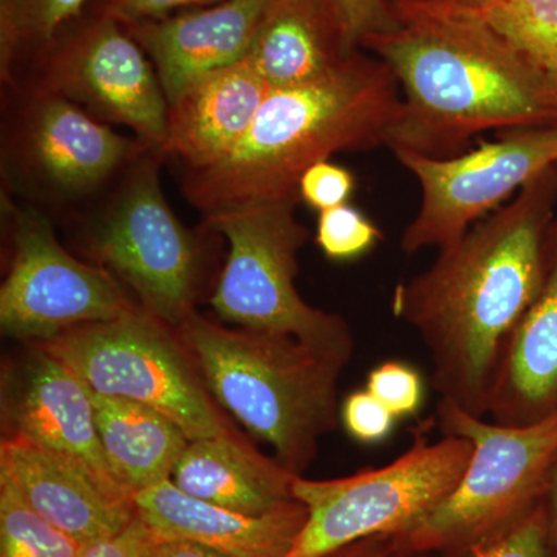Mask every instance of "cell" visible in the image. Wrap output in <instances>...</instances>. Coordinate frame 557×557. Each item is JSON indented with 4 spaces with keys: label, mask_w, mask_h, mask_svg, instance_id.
<instances>
[{
    "label": "cell",
    "mask_w": 557,
    "mask_h": 557,
    "mask_svg": "<svg viewBox=\"0 0 557 557\" xmlns=\"http://www.w3.org/2000/svg\"><path fill=\"white\" fill-rule=\"evenodd\" d=\"M556 197L557 166L392 293V314L428 348L440 398L472 416H487L502 347L544 282Z\"/></svg>",
    "instance_id": "1"
},
{
    "label": "cell",
    "mask_w": 557,
    "mask_h": 557,
    "mask_svg": "<svg viewBox=\"0 0 557 557\" xmlns=\"http://www.w3.org/2000/svg\"><path fill=\"white\" fill-rule=\"evenodd\" d=\"M397 27L362 42L401 91L386 148L431 159L463 153L475 135L557 123L547 84L507 39L443 3H391Z\"/></svg>",
    "instance_id": "2"
},
{
    "label": "cell",
    "mask_w": 557,
    "mask_h": 557,
    "mask_svg": "<svg viewBox=\"0 0 557 557\" xmlns=\"http://www.w3.org/2000/svg\"><path fill=\"white\" fill-rule=\"evenodd\" d=\"M401 104L383 61L343 58L325 75L271 89L251 129L218 163L183 170L180 190L201 219L299 199V180L319 161L386 146Z\"/></svg>",
    "instance_id": "3"
},
{
    "label": "cell",
    "mask_w": 557,
    "mask_h": 557,
    "mask_svg": "<svg viewBox=\"0 0 557 557\" xmlns=\"http://www.w3.org/2000/svg\"><path fill=\"white\" fill-rule=\"evenodd\" d=\"M175 332L212 398L304 475L322 437L338 428L343 362L295 336L226 327L197 311Z\"/></svg>",
    "instance_id": "4"
},
{
    "label": "cell",
    "mask_w": 557,
    "mask_h": 557,
    "mask_svg": "<svg viewBox=\"0 0 557 557\" xmlns=\"http://www.w3.org/2000/svg\"><path fill=\"white\" fill-rule=\"evenodd\" d=\"M163 150L146 148L89 207L65 222L81 251L129 288L139 306L177 330L196 313L203 237L172 211L161 188Z\"/></svg>",
    "instance_id": "5"
},
{
    "label": "cell",
    "mask_w": 557,
    "mask_h": 557,
    "mask_svg": "<svg viewBox=\"0 0 557 557\" xmlns=\"http://www.w3.org/2000/svg\"><path fill=\"white\" fill-rule=\"evenodd\" d=\"M437 420L443 435L472 443L471 460L445 500L395 534L418 555L463 557L544 504L557 465V413L537 423L507 426L487 423L440 398Z\"/></svg>",
    "instance_id": "6"
},
{
    "label": "cell",
    "mask_w": 557,
    "mask_h": 557,
    "mask_svg": "<svg viewBox=\"0 0 557 557\" xmlns=\"http://www.w3.org/2000/svg\"><path fill=\"white\" fill-rule=\"evenodd\" d=\"M150 146L119 134L61 95L2 86L0 193L69 222Z\"/></svg>",
    "instance_id": "7"
},
{
    "label": "cell",
    "mask_w": 557,
    "mask_h": 557,
    "mask_svg": "<svg viewBox=\"0 0 557 557\" xmlns=\"http://www.w3.org/2000/svg\"><path fill=\"white\" fill-rule=\"evenodd\" d=\"M299 201H271L201 219V228L228 242L209 302L228 324L295 336L346 366L355 350L347 322L310 306L296 288L299 251L310 236L296 215Z\"/></svg>",
    "instance_id": "8"
},
{
    "label": "cell",
    "mask_w": 557,
    "mask_h": 557,
    "mask_svg": "<svg viewBox=\"0 0 557 557\" xmlns=\"http://www.w3.org/2000/svg\"><path fill=\"white\" fill-rule=\"evenodd\" d=\"M36 346L60 359L97 394L132 399L164 413L189 440L231 431L175 329L141 306Z\"/></svg>",
    "instance_id": "9"
},
{
    "label": "cell",
    "mask_w": 557,
    "mask_h": 557,
    "mask_svg": "<svg viewBox=\"0 0 557 557\" xmlns=\"http://www.w3.org/2000/svg\"><path fill=\"white\" fill-rule=\"evenodd\" d=\"M471 456L467 438L443 435L431 443L417 431L410 448L386 467L332 480L296 475L293 497L307 508V520L288 557H325L408 530L456 490Z\"/></svg>",
    "instance_id": "10"
},
{
    "label": "cell",
    "mask_w": 557,
    "mask_h": 557,
    "mask_svg": "<svg viewBox=\"0 0 557 557\" xmlns=\"http://www.w3.org/2000/svg\"><path fill=\"white\" fill-rule=\"evenodd\" d=\"M0 214L10 242L9 273L0 287L3 335L44 343L137 309L119 278L61 244L49 215L5 193Z\"/></svg>",
    "instance_id": "11"
},
{
    "label": "cell",
    "mask_w": 557,
    "mask_h": 557,
    "mask_svg": "<svg viewBox=\"0 0 557 557\" xmlns=\"http://www.w3.org/2000/svg\"><path fill=\"white\" fill-rule=\"evenodd\" d=\"M14 83L61 95L101 123L164 148L170 104L159 76L126 25L108 14L61 33Z\"/></svg>",
    "instance_id": "12"
},
{
    "label": "cell",
    "mask_w": 557,
    "mask_h": 557,
    "mask_svg": "<svg viewBox=\"0 0 557 557\" xmlns=\"http://www.w3.org/2000/svg\"><path fill=\"white\" fill-rule=\"evenodd\" d=\"M418 180L421 200L399 248L417 255L445 248L479 220L557 166V123L505 131L502 137L450 159L394 152Z\"/></svg>",
    "instance_id": "13"
},
{
    "label": "cell",
    "mask_w": 557,
    "mask_h": 557,
    "mask_svg": "<svg viewBox=\"0 0 557 557\" xmlns=\"http://www.w3.org/2000/svg\"><path fill=\"white\" fill-rule=\"evenodd\" d=\"M0 475L33 511L79 545L116 536L134 523V500L89 465L9 434L0 446Z\"/></svg>",
    "instance_id": "14"
},
{
    "label": "cell",
    "mask_w": 557,
    "mask_h": 557,
    "mask_svg": "<svg viewBox=\"0 0 557 557\" xmlns=\"http://www.w3.org/2000/svg\"><path fill=\"white\" fill-rule=\"evenodd\" d=\"M271 0H222L127 25L152 62L168 104L201 76L247 58Z\"/></svg>",
    "instance_id": "15"
},
{
    "label": "cell",
    "mask_w": 557,
    "mask_h": 557,
    "mask_svg": "<svg viewBox=\"0 0 557 557\" xmlns=\"http://www.w3.org/2000/svg\"><path fill=\"white\" fill-rule=\"evenodd\" d=\"M134 507L150 536L185 539L231 557H288L307 520L298 500L269 515H240L188 496L171 479L135 494Z\"/></svg>",
    "instance_id": "16"
},
{
    "label": "cell",
    "mask_w": 557,
    "mask_h": 557,
    "mask_svg": "<svg viewBox=\"0 0 557 557\" xmlns=\"http://www.w3.org/2000/svg\"><path fill=\"white\" fill-rule=\"evenodd\" d=\"M557 413V226L536 298L509 333L491 384L487 416L507 426Z\"/></svg>",
    "instance_id": "17"
},
{
    "label": "cell",
    "mask_w": 557,
    "mask_h": 557,
    "mask_svg": "<svg viewBox=\"0 0 557 557\" xmlns=\"http://www.w3.org/2000/svg\"><path fill=\"white\" fill-rule=\"evenodd\" d=\"M270 90L247 60L201 76L170 104L164 156L183 170L218 163L251 129Z\"/></svg>",
    "instance_id": "18"
},
{
    "label": "cell",
    "mask_w": 557,
    "mask_h": 557,
    "mask_svg": "<svg viewBox=\"0 0 557 557\" xmlns=\"http://www.w3.org/2000/svg\"><path fill=\"white\" fill-rule=\"evenodd\" d=\"M9 413L10 434L78 458L121 490L102 449L91 388L44 348L25 366Z\"/></svg>",
    "instance_id": "19"
},
{
    "label": "cell",
    "mask_w": 557,
    "mask_h": 557,
    "mask_svg": "<svg viewBox=\"0 0 557 557\" xmlns=\"http://www.w3.org/2000/svg\"><path fill=\"white\" fill-rule=\"evenodd\" d=\"M295 479L277 458L263 456L233 429L190 440L171 478L190 497L248 516L292 504Z\"/></svg>",
    "instance_id": "20"
},
{
    "label": "cell",
    "mask_w": 557,
    "mask_h": 557,
    "mask_svg": "<svg viewBox=\"0 0 557 557\" xmlns=\"http://www.w3.org/2000/svg\"><path fill=\"white\" fill-rule=\"evenodd\" d=\"M346 53L330 0H271L247 60L271 89L325 75Z\"/></svg>",
    "instance_id": "21"
},
{
    "label": "cell",
    "mask_w": 557,
    "mask_h": 557,
    "mask_svg": "<svg viewBox=\"0 0 557 557\" xmlns=\"http://www.w3.org/2000/svg\"><path fill=\"white\" fill-rule=\"evenodd\" d=\"M102 449L113 479L134 500L135 494L172 478L188 435L159 410L91 391Z\"/></svg>",
    "instance_id": "22"
},
{
    "label": "cell",
    "mask_w": 557,
    "mask_h": 557,
    "mask_svg": "<svg viewBox=\"0 0 557 557\" xmlns=\"http://www.w3.org/2000/svg\"><path fill=\"white\" fill-rule=\"evenodd\" d=\"M90 0H0V79L20 78L54 39L76 24Z\"/></svg>",
    "instance_id": "23"
},
{
    "label": "cell",
    "mask_w": 557,
    "mask_h": 557,
    "mask_svg": "<svg viewBox=\"0 0 557 557\" xmlns=\"http://www.w3.org/2000/svg\"><path fill=\"white\" fill-rule=\"evenodd\" d=\"M81 547L33 511L13 483L0 475V557H79Z\"/></svg>",
    "instance_id": "24"
},
{
    "label": "cell",
    "mask_w": 557,
    "mask_h": 557,
    "mask_svg": "<svg viewBox=\"0 0 557 557\" xmlns=\"http://www.w3.org/2000/svg\"><path fill=\"white\" fill-rule=\"evenodd\" d=\"M383 239L379 226L351 205L319 212L317 244L325 258L351 262L372 251Z\"/></svg>",
    "instance_id": "25"
},
{
    "label": "cell",
    "mask_w": 557,
    "mask_h": 557,
    "mask_svg": "<svg viewBox=\"0 0 557 557\" xmlns=\"http://www.w3.org/2000/svg\"><path fill=\"white\" fill-rule=\"evenodd\" d=\"M366 388L397 420L417 416L424 401V383L420 372L403 361H386L369 373Z\"/></svg>",
    "instance_id": "26"
},
{
    "label": "cell",
    "mask_w": 557,
    "mask_h": 557,
    "mask_svg": "<svg viewBox=\"0 0 557 557\" xmlns=\"http://www.w3.org/2000/svg\"><path fill=\"white\" fill-rule=\"evenodd\" d=\"M346 57L370 36L397 27L388 0H330Z\"/></svg>",
    "instance_id": "27"
},
{
    "label": "cell",
    "mask_w": 557,
    "mask_h": 557,
    "mask_svg": "<svg viewBox=\"0 0 557 557\" xmlns=\"http://www.w3.org/2000/svg\"><path fill=\"white\" fill-rule=\"evenodd\" d=\"M463 557H552L545 502L507 533L472 548Z\"/></svg>",
    "instance_id": "28"
},
{
    "label": "cell",
    "mask_w": 557,
    "mask_h": 557,
    "mask_svg": "<svg viewBox=\"0 0 557 557\" xmlns=\"http://www.w3.org/2000/svg\"><path fill=\"white\" fill-rule=\"evenodd\" d=\"M339 420L347 434L362 445H379L391 437L397 424V417L364 391H357L344 399Z\"/></svg>",
    "instance_id": "29"
},
{
    "label": "cell",
    "mask_w": 557,
    "mask_h": 557,
    "mask_svg": "<svg viewBox=\"0 0 557 557\" xmlns=\"http://www.w3.org/2000/svg\"><path fill=\"white\" fill-rule=\"evenodd\" d=\"M357 189L354 172L330 160L319 161L299 180V199L321 212L348 203Z\"/></svg>",
    "instance_id": "30"
},
{
    "label": "cell",
    "mask_w": 557,
    "mask_h": 557,
    "mask_svg": "<svg viewBox=\"0 0 557 557\" xmlns=\"http://www.w3.org/2000/svg\"><path fill=\"white\" fill-rule=\"evenodd\" d=\"M222 0H108L101 13L108 14L123 25L161 20L178 9L208 7Z\"/></svg>",
    "instance_id": "31"
},
{
    "label": "cell",
    "mask_w": 557,
    "mask_h": 557,
    "mask_svg": "<svg viewBox=\"0 0 557 557\" xmlns=\"http://www.w3.org/2000/svg\"><path fill=\"white\" fill-rule=\"evenodd\" d=\"M138 523L139 545L145 557H231L218 549L205 547L185 539H160L150 536Z\"/></svg>",
    "instance_id": "32"
},
{
    "label": "cell",
    "mask_w": 557,
    "mask_h": 557,
    "mask_svg": "<svg viewBox=\"0 0 557 557\" xmlns=\"http://www.w3.org/2000/svg\"><path fill=\"white\" fill-rule=\"evenodd\" d=\"M79 557H145L139 545L137 518L123 533L83 545Z\"/></svg>",
    "instance_id": "33"
},
{
    "label": "cell",
    "mask_w": 557,
    "mask_h": 557,
    "mask_svg": "<svg viewBox=\"0 0 557 557\" xmlns=\"http://www.w3.org/2000/svg\"><path fill=\"white\" fill-rule=\"evenodd\" d=\"M545 507H547L548 515L552 557H557V465L555 471H553L552 480H549L547 498H545Z\"/></svg>",
    "instance_id": "34"
},
{
    "label": "cell",
    "mask_w": 557,
    "mask_h": 557,
    "mask_svg": "<svg viewBox=\"0 0 557 557\" xmlns=\"http://www.w3.org/2000/svg\"><path fill=\"white\" fill-rule=\"evenodd\" d=\"M542 76H544L545 84H547L549 98H552L553 104L557 109V38L552 50H549L547 60L542 65Z\"/></svg>",
    "instance_id": "35"
},
{
    "label": "cell",
    "mask_w": 557,
    "mask_h": 557,
    "mask_svg": "<svg viewBox=\"0 0 557 557\" xmlns=\"http://www.w3.org/2000/svg\"><path fill=\"white\" fill-rule=\"evenodd\" d=\"M391 2H401V0H388V5H391ZM408 2L443 3V5L467 7V9H471V7H478L480 3L486 2V0H408Z\"/></svg>",
    "instance_id": "36"
}]
</instances>
